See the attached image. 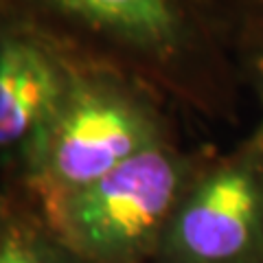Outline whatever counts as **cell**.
I'll list each match as a JSON object with an SVG mask.
<instances>
[{"label": "cell", "mask_w": 263, "mask_h": 263, "mask_svg": "<svg viewBox=\"0 0 263 263\" xmlns=\"http://www.w3.org/2000/svg\"><path fill=\"white\" fill-rule=\"evenodd\" d=\"M171 112L156 92L121 72L75 66L64 101L15 193L46 217L132 156L178 136Z\"/></svg>", "instance_id": "obj_2"}, {"label": "cell", "mask_w": 263, "mask_h": 263, "mask_svg": "<svg viewBox=\"0 0 263 263\" xmlns=\"http://www.w3.org/2000/svg\"><path fill=\"white\" fill-rule=\"evenodd\" d=\"M211 147L178 136L147 147L48 213L46 226L77 263L156 259L176 211Z\"/></svg>", "instance_id": "obj_3"}, {"label": "cell", "mask_w": 263, "mask_h": 263, "mask_svg": "<svg viewBox=\"0 0 263 263\" xmlns=\"http://www.w3.org/2000/svg\"><path fill=\"white\" fill-rule=\"evenodd\" d=\"M156 261L263 263V174L250 138L209 152Z\"/></svg>", "instance_id": "obj_4"}, {"label": "cell", "mask_w": 263, "mask_h": 263, "mask_svg": "<svg viewBox=\"0 0 263 263\" xmlns=\"http://www.w3.org/2000/svg\"><path fill=\"white\" fill-rule=\"evenodd\" d=\"M0 18L72 64L147 86L184 117L239 119L246 79L217 0H0Z\"/></svg>", "instance_id": "obj_1"}, {"label": "cell", "mask_w": 263, "mask_h": 263, "mask_svg": "<svg viewBox=\"0 0 263 263\" xmlns=\"http://www.w3.org/2000/svg\"><path fill=\"white\" fill-rule=\"evenodd\" d=\"M13 204H15V191H11L9 186H5L0 182V226H3V221L11 213Z\"/></svg>", "instance_id": "obj_9"}, {"label": "cell", "mask_w": 263, "mask_h": 263, "mask_svg": "<svg viewBox=\"0 0 263 263\" xmlns=\"http://www.w3.org/2000/svg\"><path fill=\"white\" fill-rule=\"evenodd\" d=\"M75 66L31 31L0 18V182L27 178Z\"/></svg>", "instance_id": "obj_5"}, {"label": "cell", "mask_w": 263, "mask_h": 263, "mask_svg": "<svg viewBox=\"0 0 263 263\" xmlns=\"http://www.w3.org/2000/svg\"><path fill=\"white\" fill-rule=\"evenodd\" d=\"M0 263H77L46 221L15 193V204L0 226Z\"/></svg>", "instance_id": "obj_6"}, {"label": "cell", "mask_w": 263, "mask_h": 263, "mask_svg": "<svg viewBox=\"0 0 263 263\" xmlns=\"http://www.w3.org/2000/svg\"><path fill=\"white\" fill-rule=\"evenodd\" d=\"M239 66L263 53V0H217Z\"/></svg>", "instance_id": "obj_7"}, {"label": "cell", "mask_w": 263, "mask_h": 263, "mask_svg": "<svg viewBox=\"0 0 263 263\" xmlns=\"http://www.w3.org/2000/svg\"><path fill=\"white\" fill-rule=\"evenodd\" d=\"M241 72H243L246 86L252 90L254 101H257V110H259L257 125H254L252 134L248 138L254 147V154H257V160H259V167L263 174V53L246 60L241 64Z\"/></svg>", "instance_id": "obj_8"}]
</instances>
